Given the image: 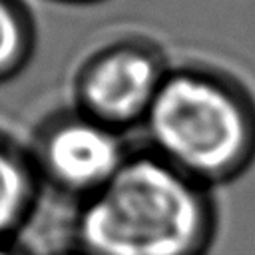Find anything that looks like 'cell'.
I'll return each mask as SVG.
<instances>
[{"instance_id":"obj_1","label":"cell","mask_w":255,"mask_h":255,"mask_svg":"<svg viewBox=\"0 0 255 255\" xmlns=\"http://www.w3.org/2000/svg\"><path fill=\"white\" fill-rule=\"evenodd\" d=\"M219 229L213 189L145 145L76 203L72 247L86 255H207Z\"/></svg>"},{"instance_id":"obj_2","label":"cell","mask_w":255,"mask_h":255,"mask_svg":"<svg viewBox=\"0 0 255 255\" xmlns=\"http://www.w3.org/2000/svg\"><path fill=\"white\" fill-rule=\"evenodd\" d=\"M141 129L147 149L211 189L255 163V96L215 64H171Z\"/></svg>"},{"instance_id":"obj_3","label":"cell","mask_w":255,"mask_h":255,"mask_svg":"<svg viewBox=\"0 0 255 255\" xmlns=\"http://www.w3.org/2000/svg\"><path fill=\"white\" fill-rule=\"evenodd\" d=\"M163 50L145 36H110L76 64L72 108L118 133L141 128L169 70Z\"/></svg>"},{"instance_id":"obj_4","label":"cell","mask_w":255,"mask_h":255,"mask_svg":"<svg viewBox=\"0 0 255 255\" xmlns=\"http://www.w3.org/2000/svg\"><path fill=\"white\" fill-rule=\"evenodd\" d=\"M26 149L42 187L76 203L100 191L129 153L122 133L72 106L48 114Z\"/></svg>"},{"instance_id":"obj_5","label":"cell","mask_w":255,"mask_h":255,"mask_svg":"<svg viewBox=\"0 0 255 255\" xmlns=\"http://www.w3.org/2000/svg\"><path fill=\"white\" fill-rule=\"evenodd\" d=\"M40 191L28 149L0 129V241H12L30 223Z\"/></svg>"},{"instance_id":"obj_6","label":"cell","mask_w":255,"mask_h":255,"mask_svg":"<svg viewBox=\"0 0 255 255\" xmlns=\"http://www.w3.org/2000/svg\"><path fill=\"white\" fill-rule=\"evenodd\" d=\"M38 26L26 0H0V86L14 82L32 64Z\"/></svg>"},{"instance_id":"obj_7","label":"cell","mask_w":255,"mask_h":255,"mask_svg":"<svg viewBox=\"0 0 255 255\" xmlns=\"http://www.w3.org/2000/svg\"><path fill=\"white\" fill-rule=\"evenodd\" d=\"M44 2H54V4H62V6H92V4L106 2V0H44Z\"/></svg>"},{"instance_id":"obj_8","label":"cell","mask_w":255,"mask_h":255,"mask_svg":"<svg viewBox=\"0 0 255 255\" xmlns=\"http://www.w3.org/2000/svg\"><path fill=\"white\" fill-rule=\"evenodd\" d=\"M0 255H22L12 241H0Z\"/></svg>"},{"instance_id":"obj_9","label":"cell","mask_w":255,"mask_h":255,"mask_svg":"<svg viewBox=\"0 0 255 255\" xmlns=\"http://www.w3.org/2000/svg\"><path fill=\"white\" fill-rule=\"evenodd\" d=\"M50 255H86V253H84V251H80V249H76V247H72V249L58 251V253H50Z\"/></svg>"}]
</instances>
